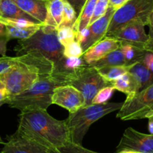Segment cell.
Returning a JSON list of instances; mask_svg holds the SVG:
<instances>
[{
	"mask_svg": "<svg viewBox=\"0 0 153 153\" xmlns=\"http://www.w3.org/2000/svg\"><path fill=\"white\" fill-rule=\"evenodd\" d=\"M17 131L51 151L71 142L65 120H56L42 109L22 111Z\"/></svg>",
	"mask_w": 153,
	"mask_h": 153,
	"instance_id": "6da1fadb",
	"label": "cell"
},
{
	"mask_svg": "<svg viewBox=\"0 0 153 153\" xmlns=\"http://www.w3.org/2000/svg\"><path fill=\"white\" fill-rule=\"evenodd\" d=\"M123 103L106 102L99 104H91L80 108L73 113H69L66 121L71 142L82 145L85 135L92 123L98 121L110 113L120 110Z\"/></svg>",
	"mask_w": 153,
	"mask_h": 153,
	"instance_id": "7a4b0ae2",
	"label": "cell"
},
{
	"mask_svg": "<svg viewBox=\"0 0 153 153\" xmlns=\"http://www.w3.org/2000/svg\"><path fill=\"white\" fill-rule=\"evenodd\" d=\"M60 83L52 76L42 78L18 95L11 96L6 100L12 108L22 111L26 110H48L52 104V95L53 90Z\"/></svg>",
	"mask_w": 153,
	"mask_h": 153,
	"instance_id": "3957f363",
	"label": "cell"
},
{
	"mask_svg": "<svg viewBox=\"0 0 153 153\" xmlns=\"http://www.w3.org/2000/svg\"><path fill=\"white\" fill-rule=\"evenodd\" d=\"M64 47L59 42L56 30L45 32L38 29L32 37L25 40H20L14 48L17 56H21L30 52H36L46 57L57 65L63 59Z\"/></svg>",
	"mask_w": 153,
	"mask_h": 153,
	"instance_id": "277c9868",
	"label": "cell"
},
{
	"mask_svg": "<svg viewBox=\"0 0 153 153\" xmlns=\"http://www.w3.org/2000/svg\"><path fill=\"white\" fill-rule=\"evenodd\" d=\"M153 11V0H130L115 11L106 36L131 22H140L149 25L150 14Z\"/></svg>",
	"mask_w": 153,
	"mask_h": 153,
	"instance_id": "5b68a950",
	"label": "cell"
},
{
	"mask_svg": "<svg viewBox=\"0 0 153 153\" xmlns=\"http://www.w3.org/2000/svg\"><path fill=\"white\" fill-rule=\"evenodd\" d=\"M66 85L74 86L83 94L86 107L92 104V99L98 91L111 83L105 80L96 68L89 65L71 75Z\"/></svg>",
	"mask_w": 153,
	"mask_h": 153,
	"instance_id": "8992f818",
	"label": "cell"
},
{
	"mask_svg": "<svg viewBox=\"0 0 153 153\" xmlns=\"http://www.w3.org/2000/svg\"><path fill=\"white\" fill-rule=\"evenodd\" d=\"M153 110V84L140 91L133 98L126 99L117 117L123 121L146 118Z\"/></svg>",
	"mask_w": 153,
	"mask_h": 153,
	"instance_id": "52a82bcc",
	"label": "cell"
},
{
	"mask_svg": "<svg viewBox=\"0 0 153 153\" xmlns=\"http://www.w3.org/2000/svg\"><path fill=\"white\" fill-rule=\"evenodd\" d=\"M129 150L139 153H153V134L137 131L133 128L126 129L117 151Z\"/></svg>",
	"mask_w": 153,
	"mask_h": 153,
	"instance_id": "ba28073f",
	"label": "cell"
},
{
	"mask_svg": "<svg viewBox=\"0 0 153 153\" xmlns=\"http://www.w3.org/2000/svg\"><path fill=\"white\" fill-rule=\"evenodd\" d=\"M145 25L140 22H131L110 33L122 45H131L140 49L145 50L148 35L145 32Z\"/></svg>",
	"mask_w": 153,
	"mask_h": 153,
	"instance_id": "9c48e42d",
	"label": "cell"
},
{
	"mask_svg": "<svg viewBox=\"0 0 153 153\" xmlns=\"http://www.w3.org/2000/svg\"><path fill=\"white\" fill-rule=\"evenodd\" d=\"M52 104L66 109L69 113H73L85 106L83 94L70 85L57 86L52 95Z\"/></svg>",
	"mask_w": 153,
	"mask_h": 153,
	"instance_id": "30bf717a",
	"label": "cell"
},
{
	"mask_svg": "<svg viewBox=\"0 0 153 153\" xmlns=\"http://www.w3.org/2000/svg\"><path fill=\"white\" fill-rule=\"evenodd\" d=\"M6 139L8 141L0 153H51V150L25 137L17 131L7 136Z\"/></svg>",
	"mask_w": 153,
	"mask_h": 153,
	"instance_id": "8fae6325",
	"label": "cell"
},
{
	"mask_svg": "<svg viewBox=\"0 0 153 153\" xmlns=\"http://www.w3.org/2000/svg\"><path fill=\"white\" fill-rule=\"evenodd\" d=\"M115 10L111 6H109L107 12L104 16L89 25L88 27L89 29V34L86 42L82 45L83 52H86L89 48L96 44L99 41L102 40L106 37L109 25L111 21L113 16L115 13Z\"/></svg>",
	"mask_w": 153,
	"mask_h": 153,
	"instance_id": "7c38bea8",
	"label": "cell"
},
{
	"mask_svg": "<svg viewBox=\"0 0 153 153\" xmlns=\"http://www.w3.org/2000/svg\"><path fill=\"white\" fill-rule=\"evenodd\" d=\"M121 47V44L117 39L112 36H106L89 48L83 55V59L88 65L98 61L107 54Z\"/></svg>",
	"mask_w": 153,
	"mask_h": 153,
	"instance_id": "4fadbf2b",
	"label": "cell"
},
{
	"mask_svg": "<svg viewBox=\"0 0 153 153\" xmlns=\"http://www.w3.org/2000/svg\"><path fill=\"white\" fill-rule=\"evenodd\" d=\"M65 0H48L47 1V17L42 26L45 32L56 31L62 20Z\"/></svg>",
	"mask_w": 153,
	"mask_h": 153,
	"instance_id": "5bb4252c",
	"label": "cell"
},
{
	"mask_svg": "<svg viewBox=\"0 0 153 153\" xmlns=\"http://www.w3.org/2000/svg\"><path fill=\"white\" fill-rule=\"evenodd\" d=\"M25 13L38 23L45 22L47 17V1L45 0H13Z\"/></svg>",
	"mask_w": 153,
	"mask_h": 153,
	"instance_id": "9a60e30c",
	"label": "cell"
},
{
	"mask_svg": "<svg viewBox=\"0 0 153 153\" xmlns=\"http://www.w3.org/2000/svg\"><path fill=\"white\" fill-rule=\"evenodd\" d=\"M116 90L126 94V99L131 98L140 91L139 84L133 76L129 72L125 74L120 78L111 83Z\"/></svg>",
	"mask_w": 153,
	"mask_h": 153,
	"instance_id": "2e32d148",
	"label": "cell"
},
{
	"mask_svg": "<svg viewBox=\"0 0 153 153\" xmlns=\"http://www.w3.org/2000/svg\"><path fill=\"white\" fill-rule=\"evenodd\" d=\"M0 14L2 18L27 19L38 23L36 20L19 8L13 0H0Z\"/></svg>",
	"mask_w": 153,
	"mask_h": 153,
	"instance_id": "e0dca14e",
	"label": "cell"
},
{
	"mask_svg": "<svg viewBox=\"0 0 153 153\" xmlns=\"http://www.w3.org/2000/svg\"><path fill=\"white\" fill-rule=\"evenodd\" d=\"M128 72L138 83L140 91L153 84V73L141 62L134 63Z\"/></svg>",
	"mask_w": 153,
	"mask_h": 153,
	"instance_id": "ac0fdd59",
	"label": "cell"
},
{
	"mask_svg": "<svg viewBox=\"0 0 153 153\" xmlns=\"http://www.w3.org/2000/svg\"><path fill=\"white\" fill-rule=\"evenodd\" d=\"M97 1L98 0H87L85 5H83L81 12L76 19V23L73 27L76 33L89 26L91 19L93 15Z\"/></svg>",
	"mask_w": 153,
	"mask_h": 153,
	"instance_id": "d6986e66",
	"label": "cell"
},
{
	"mask_svg": "<svg viewBox=\"0 0 153 153\" xmlns=\"http://www.w3.org/2000/svg\"><path fill=\"white\" fill-rule=\"evenodd\" d=\"M134 64L105 66V67H101L96 69L105 80H107V81L111 83L112 82L119 79L120 76L124 75L125 74L128 73Z\"/></svg>",
	"mask_w": 153,
	"mask_h": 153,
	"instance_id": "ffe728a7",
	"label": "cell"
},
{
	"mask_svg": "<svg viewBox=\"0 0 153 153\" xmlns=\"http://www.w3.org/2000/svg\"><path fill=\"white\" fill-rule=\"evenodd\" d=\"M123 65H126V62L123 56V51L120 48H119L89 65L94 67L95 68H99L105 66Z\"/></svg>",
	"mask_w": 153,
	"mask_h": 153,
	"instance_id": "44dd1931",
	"label": "cell"
},
{
	"mask_svg": "<svg viewBox=\"0 0 153 153\" xmlns=\"http://www.w3.org/2000/svg\"><path fill=\"white\" fill-rule=\"evenodd\" d=\"M43 24H39L38 26L32 27L21 28L14 27L11 26H6V38L8 41L12 38H17L19 40H25L32 37L38 29L42 27Z\"/></svg>",
	"mask_w": 153,
	"mask_h": 153,
	"instance_id": "7402d4cb",
	"label": "cell"
},
{
	"mask_svg": "<svg viewBox=\"0 0 153 153\" xmlns=\"http://www.w3.org/2000/svg\"><path fill=\"white\" fill-rule=\"evenodd\" d=\"M120 49L123 51L126 65H131L140 62L146 50L140 49L131 45H122Z\"/></svg>",
	"mask_w": 153,
	"mask_h": 153,
	"instance_id": "603a6c76",
	"label": "cell"
},
{
	"mask_svg": "<svg viewBox=\"0 0 153 153\" xmlns=\"http://www.w3.org/2000/svg\"><path fill=\"white\" fill-rule=\"evenodd\" d=\"M56 35L59 42L63 47L76 40V32L72 26H59Z\"/></svg>",
	"mask_w": 153,
	"mask_h": 153,
	"instance_id": "cb8c5ba5",
	"label": "cell"
},
{
	"mask_svg": "<svg viewBox=\"0 0 153 153\" xmlns=\"http://www.w3.org/2000/svg\"><path fill=\"white\" fill-rule=\"evenodd\" d=\"M77 17H77V14H76V11L74 9L73 7L71 5V4L65 0L62 20L60 26H72V27H74Z\"/></svg>",
	"mask_w": 153,
	"mask_h": 153,
	"instance_id": "d4e9b609",
	"label": "cell"
},
{
	"mask_svg": "<svg viewBox=\"0 0 153 153\" xmlns=\"http://www.w3.org/2000/svg\"><path fill=\"white\" fill-rule=\"evenodd\" d=\"M51 153H98L96 152L91 151L83 147L82 145L73 143L70 142L66 145L56 149L55 150L51 151Z\"/></svg>",
	"mask_w": 153,
	"mask_h": 153,
	"instance_id": "484cf974",
	"label": "cell"
},
{
	"mask_svg": "<svg viewBox=\"0 0 153 153\" xmlns=\"http://www.w3.org/2000/svg\"><path fill=\"white\" fill-rule=\"evenodd\" d=\"M84 54L81 45L77 41H74L71 43L64 46L63 56L67 58L71 57H81Z\"/></svg>",
	"mask_w": 153,
	"mask_h": 153,
	"instance_id": "4316f807",
	"label": "cell"
},
{
	"mask_svg": "<svg viewBox=\"0 0 153 153\" xmlns=\"http://www.w3.org/2000/svg\"><path fill=\"white\" fill-rule=\"evenodd\" d=\"M0 22H2L6 26H11L14 27H21V28H28L32 27V26H38L42 23H37V22L32 21V20H27V19H9V18H2L0 17Z\"/></svg>",
	"mask_w": 153,
	"mask_h": 153,
	"instance_id": "83f0119b",
	"label": "cell"
},
{
	"mask_svg": "<svg viewBox=\"0 0 153 153\" xmlns=\"http://www.w3.org/2000/svg\"><path fill=\"white\" fill-rule=\"evenodd\" d=\"M115 90L116 89L112 85L104 87L101 90L98 91L96 95L94 97L92 101V104H99L107 102L113 96Z\"/></svg>",
	"mask_w": 153,
	"mask_h": 153,
	"instance_id": "f1b7e54d",
	"label": "cell"
},
{
	"mask_svg": "<svg viewBox=\"0 0 153 153\" xmlns=\"http://www.w3.org/2000/svg\"><path fill=\"white\" fill-rule=\"evenodd\" d=\"M109 6H110L109 0H98L96 2V5H95L93 15H92V19H91L89 25H91L94 22L96 21L98 19H99L100 17L104 16L105 13L107 12Z\"/></svg>",
	"mask_w": 153,
	"mask_h": 153,
	"instance_id": "f546056e",
	"label": "cell"
},
{
	"mask_svg": "<svg viewBox=\"0 0 153 153\" xmlns=\"http://www.w3.org/2000/svg\"><path fill=\"white\" fill-rule=\"evenodd\" d=\"M16 64V56H5L0 57V76L5 74L9 70L12 66Z\"/></svg>",
	"mask_w": 153,
	"mask_h": 153,
	"instance_id": "4dcf8cb0",
	"label": "cell"
},
{
	"mask_svg": "<svg viewBox=\"0 0 153 153\" xmlns=\"http://www.w3.org/2000/svg\"><path fill=\"white\" fill-rule=\"evenodd\" d=\"M140 62L153 73V53L146 51Z\"/></svg>",
	"mask_w": 153,
	"mask_h": 153,
	"instance_id": "1f68e13d",
	"label": "cell"
},
{
	"mask_svg": "<svg viewBox=\"0 0 153 153\" xmlns=\"http://www.w3.org/2000/svg\"><path fill=\"white\" fill-rule=\"evenodd\" d=\"M66 1L68 2L71 4V5L73 7L74 9L76 11V14H77V17H78L81 12L83 5H85L87 0H66Z\"/></svg>",
	"mask_w": 153,
	"mask_h": 153,
	"instance_id": "d6a6232c",
	"label": "cell"
},
{
	"mask_svg": "<svg viewBox=\"0 0 153 153\" xmlns=\"http://www.w3.org/2000/svg\"><path fill=\"white\" fill-rule=\"evenodd\" d=\"M89 27H86V29H83V30L80 31V32H78L77 33H76V41H77L82 46V45H83V43H84V42H86V39H87L88 36H89Z\"/></svg>",
	"mask_w": 153,
	"mask_h": 153,
	"instance_id": "836d02e7",
	"label": "cell"
},
{
	"mask_svg": "<svg viewBox=\"0 0 153 153\" xmlns=\"http://www.w3.org/2000/svg\"><path fill=\"white\" fill-rule=\"evenodd\" d=\"M149 26V32L148 35V41L145 46V50L153 53V26Z\"/></svg>",
	"mask_w": 153,
	"mask_h": 153,
	"instance_id": "e575fe53",
	"label": "cell"
},
{
	"mask_svg": "<svg viewBox=\"0 0 153 153\" xmlns=\"http://www.w3.org/2000/svg\"><path fill=\"white\" fill-rule=\"evenodd\" d=\"M130 0H109L110 2V6H111L115 11H117L122 7L124 6L126 3L129 2Z\"/></svg>",
	"mask_w": 153,
	"mask_h": 153,
	"instance_id": "d590c367",
	"label": "cell"
},
{
	"mask_svg": "<svg viewBox=\"0 0 153 153\" xmlns=\"http://www.w3.org/2000/svg\"><path fill=\"white\" fill-rule=\"evenodd\" d=\"M10 97L9 93L7 90L6 87L2 81H0V102L5 101Z\"/></svg>",
	"mask_w": 153,
	"mask_h": 153,
	"instance_id": "8d00e7d4",
	"label": "cell"
},
{
	"mask_svg": "<svg viewBox=\"0 0 153 153\" xmlns=\"http://www.w3.org/2000/svg\"><path fill=\"white\" fill-rule=\"evenodd\" d=\"M8 42V39L6 37H1L0 38V54L2 56H5L6 53V45Z\"/></svg>",
	"mask_w": 153,
	"mask_h": 153,
	"instance_id": "74e56055",
	"label": "cell"
},
{
	"mask_svg": "<svg viewBox=\"0 0 153 153\" xmlns=\"http://www.w3.org/2000/svg\"><path fill=\"white\" fill-rule=\"evenodd\" d=\"M149 119V126L148 128L150 134H153V114L147 117Z\"/></svg>",
	"mask_w": 153,
	"mask_h": 153,
	"instance_id": "f35d334b",
	"label": "cell"
},
{
	"mask_svg": "<svg viewBox=\"0 0 153 153\" xmlns=\"http://www.w3.org/2000/svg\"><path fill=\"white\" fill-rule=\"evenodd\" d=\"M6 37V26L2 22H0V38Z\"/></svg>",
	"mask_w": 153,
	"mask_h": 153,
	"instance_id": "ab89813d",
	"label": "cell"
},
{
	"mask_svg": "<svg viewBox=\"0 0 153 153\" xmlns=\"http://www.w3.org/2000/svg\"><path fill=\"white\" fill-rule=\"evenodd\" d=\"M148 26H153V11L150 14L149 19V25Z\"/></svg>",
	"mask_w": 153,
	"mask_h": 153,
	"instance_id": "60d3db41",
	"label": "cell"
},
{
	"mask_svg": "<svg viewBox=\"0 0 153 153\" xmlns=\"http://www.w3.org/2000/svg\"><path fill=\"white\" fill-rule=\"evenodd\" d=\"M117 153H139V152H134V151H129V150H123V151L117 152Z\"/></svg>",
	"mask_w": 153,
	"mask_h": 153,
	"instance_id": "b9f144b4",
	"label": "cell"
},
{
	"mask_svg": "<svg viewBox=\"0 0 153 153\" xmlns=\"http://www.w3.org/2000/svg\"><path fill=\"white\" fill-rule=\"evenodd\" d=\"M5 143L2 140V139L1 138V137H0V144H4V145H5Z\"/></svg>",
	"mask_w": 153,
	"mask_h": 153,
	"instance_id": "7bdbcfd3",
	"label": "cell"
},
{
	"mask_svg": "<svg viewBox=\"0 0 153 153\" xmlns=\"http://www.w3.org/2000/svg\"><path fill=\"white\" fill-rule=\"evenodd\" d=\"M4 104H6V102H5V101H2V102H0V107Z\"/></svg>",
	"mask_w": 153,
	"mask_h": 153,
	"instance_id": "ee69618b",
	"label": "cell"
},
{
	"mask_svg": "<svg viewBox=\"0 0 153 153\" xmlns=\"http://www.w3.org/2000/svg\"><path fill=\"white\" fill-rule=\"evenodd\" d=\"M153 113V110H152V111L151 112H150V113H149V114L148 115V117H149V116H150V115H151L152 114V113ZM147 117H146V118H147Z\"/></svg>",
	"mask_w": 153,
	"mask_h": 153,
	"instance_id": "f6af8a7d",
	"label": "cell"
},
{
	"mask_svg": "<svg viewBox=\"0 0 153 153\" xmlns=\"http://www.w3.org/2000/svg\"><path fill=\"white\" fill-rule=\"evenodd\" d=\"M152 114H153V113H152V114H151V115H152ZM151 115H150V116H151Z\"/></svg>",
	"mask_w": 153,
	"mask_h": 153,
	"instance_id": "bcb514c9",
	"label": "cell"
},
{
	"mask_svg": "<svg viewBox=\"0 0 153 153\" xmlns=\"http://www.w3.org/2000/svg\"><path fill=\"white\" fill-rule=\"evenodd\" d=\"M0 17H1V14H0Z\"/></svg>",
	"mask_w": 153,
	"mask_h": 153,
	"instance_id": "7dc6e473",
	"label": "cell"
},
{
	"mask_svg": "<svg viewBox=\"0 0 153 153\" xmlns=\"http://www.w3.org/2000/svg\"><path fill=\"white\" fill-rule=\"evenodd\" d=\"M45 1H48V0H45Z\"/></svg>",
	"mask_w": 153,
	"mask_h": 153,
	"instance_id": "c3c4849f",
	"label": "cell"
}]
</instances>
